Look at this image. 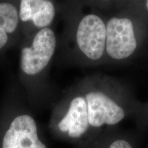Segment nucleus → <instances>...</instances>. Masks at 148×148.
I'll list each match as a JSON object with an SVG mask.
<instances>
[{
  "instance_id": "nucleus-1",
  "label": "nucleus",
  "mask_w": 148,
  "mask_h": 148,
  "mask_svg": "<svg viewBox=\"0 0 148 148\" xmlns=\"http://www.w3.org/2000/svg\"><path fill=\"white\" fill-rule=\"evenodd\" d=\"M84 90L70 99L66 112L77 137L87 143L105 130L134 118L140 102L129 84L106 73L90 79Z\"/></svg>"
},
{
  "instance_id": "nucleus-2",
  "label": "nucleus",
  "mask_w": 148,
  "mask_h": 148,
  "mask_svg": "<svg viewBox=\"0 0 148 148\" xmlns=\"http://www.w3.org/2000/svg\"><path fill=\"white\" fill-rule=\"evenodd\" d=\"M115 10L106 5L105 64H121L141 52L148 40V16L130 3H114Z\"/></svg>"
},
{
  "instance_id": "nucleus-3",
  "label": "nucleus",
  "mask_w": 148,
  "mask_h": 148,
  "mask_svg": "<svg viewBox=\"0 0 148 148\" xmlns=\"http://www.w3.org/2000/svg\"><path fill=\"white\" fill-rule=\"evenodd\" d=\"M106 12H90L81 17L75 30L77 49L89 62L105 64Z\"/></svg>"
},
{
  "instance_id": "nucleus-4",
  "label": "nucleus",
  "mask_w": 148,
  "mask_h": 148,
  "mask_svg": "<svg viewBox=\"0 0 148 148\" xmlns=\"http://www.w3.org/2000/svg\"><path fill=\"white\" fill-rule=\"evenodd\" d=\"M56 45L54 32L47 27L40 29L35 36L32 46L22 49V71L28 75H35L45 69L54 53Z\"/></svg>"
},
{
  "instance_id": "nucleus-5",
  "label": "nucleus",
  "mask_w": 148,
  "mask_h": 148,
  "mask_svg": "<svg viewBox=\"0 0 148 148\" xmlns=\"http://www.w3.org/2000/svg\"><path fill=\"white\" fill-rule=\"evenodd\" d=\"M1 148H47L40 140L31 116L23 114L12 120L3 135Z\"/></svg>"
},
{
  "instance_id": "nucleus-6",
  "label": "nucleus",
  "mask_w": 148,
  "mask_h": 148,
  "mask_svg": "<svg viewBox=\"0 0 148 148\" xmlns=\"http://www.w3.org/2000/svg\"><path fill=\"white\" fill-rule=\"evenodd\" d=\"M138 134L119 126L110 127L88 142L86 148H139L140 138Z\"/></svg>"
},
{
  "instance_id": "nucleus-7",
  "label": "nucleus",
  "mask_w": 148,
  "mask_h": 148,
  "mask_svg": "<svg viewBox=\"0 0 148 148\" xmlns=\"http://www.w3.org/2000/svg\"><path fill=\"white\" fill-rule=\"evenodd\" d=\"M19 14L13 5L0 3V49L8 41V34L15 30L18 23Z\"/></svg>"
},
{
  "instance_id": "nucleus-8",
  "label": "nucleus",
  "mask_w": 148,
  "mask_h": 148,
  "mask_svg": "<svg viewBox=\"0 0 148 148\" xmlns=\"http://www.w3.org/2000/svg\"><path fill=\"white\" fill-rule=\"evenodd\" d=\"M30 7L31 21L38 27H46L50 24L55 16L53 3L45 0H28Z\"/></svg>"
},
{
  "instance_id": "nucleus-9",
  "label": "nucleus",
  "mask_w": 148,
  "mask_h": 148,
  "mask_svg": "<svg viewBox=\"0 0 148 148\" xmlns=\"http://www.w3.org/2000/svg\"><path fill=\"white\" fill-rule=\"evenodd\" d=\"M138 119L141 124L148 128V100L140 103L138 110Z\"/></svg>"
},
{
  "instance_id": "nucleus-10",
  "label": "nucleus",
  "mask_w": 148,
  "mask_h": 148,
  "mask_svg": "<svg viewBox=\"0 0 148 148\" xmlns=\"http://www.w3.org/2000/svg\"><path fill=\"white\" fill-rule=\"evenodd\" d=\"M130 3L135 8L148 16V0L147 1H130Z\"/></svg>"
}]
</instances>
